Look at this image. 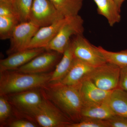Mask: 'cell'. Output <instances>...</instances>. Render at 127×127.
Wrapping results in <instances>:
<instances>
[{
  "mask_svg": "<svg viewBox=\"0 0 127 127\" xmlns=\"http://www.w3.org/2000/svg\"><path fill=\"white\" fill-rule=\"evenodd\" d=\"M80 84L69 86L61 83H48L40 88L41 93L53 103L73 123L81 119L83 102Z\"/></svg>",
  "mask_w": 127,
  "mask_h": 127,
  "instance_id": "obj_1",
  "label": "cell"
},
{
  "mask_svg": "<svg viewBox=\"0 0 127 127\" xmlns=\"http://www.w3.org/2000/svg\"><path fill=\"white\" fill-rule=\"evenodd\" d=\"M52 72L32 74L15 70L0 73V95L38 89L49 83Z\"/></svg>",
  "mask_w": 127,
  "mask_h": 127,
  "instance_id": "obj_2",
  "label": "cell"
},
{
  "mask_svg": "<svg viewBox=\"0 0 127 127\" xmlns=\"http://www.w3.org/2000/svg\"><path fill=\"white\" fill-rule=\"evenodd\" d=\"M43 97L42 102L39 106L15 114L43 127H67L73 123L55 104Z\"/></svg>",
  "mask_w": 127,
  "mask_h": 127,
  "instance_id": "obj_3",
  "label": "cell"
},
{
  "mask_svg": "<svg viewBox=\"0 0 127 127\" xmlns=\"http://www.w3.org/2000/svg\"><path fill=\"white\" fill-rule=\"evenodd\" d=\"M54 39L46 48V51H53L63 54L72 36L82 35L84 32V20L79 15L66 18Z\"/></svg>",
  "mask_w": 127,
  "mask_h": 127,
  "instance_id": "obj_4",
  "label": "cell"
},
{
  "mask_svg": "<svg viewBox=\"0 0 127 127\" xmlns=\"http://www.w3.org/2000/svg\"><path fill=\"white\" fill-rule=\"evenodd\" d=\"M71 45L75 58L96 67L107 62L98 47L91 44L82 35L75 36L71 40Z\"/></svg>",
  "mask_w": 127,
  "mask_h": 127,
  "instance_id": "obj_5",
  "label": "cell"
},
{
  "mask_svg": "<svg viewBox=\"0 0 127 127\" xmlns=\"http://www.w3.org/2000/svg\"><path fill=\"white\" fill-rule=\"evenodd\" d=\"M120 71V67L107 62L95 67L86 78L101 89L112 91L118 88Z\"/></svg>",
  "mask_w": 127,
  "mask_h": 127,
  "instance_id": "obj_6",
  "label": "cell"
},
{
  "mask_svg": "<svg viewBox=\"0 0 127 127\" xmlns=\"http://www.w3.org/2000/svg\"><path fill=\"white\" fill-rule=\"evenodd\" d=\"M64 18L50 0H33L30 21L39 27L48 26Z\"/></svg>",
  "mask_w": 127,
  "mask_h": 127,
  "instance_id": "obj_7",
  "label": "cell"
},
{
  "mask_svg": "<svg viewBox=\"0 0 127 127\" xmlns=\"http://www.w3.org/2000/svg\"><path fill=\"white\" fill-rule=\"evenodd\" d=\"M62 56L63 54L55 51H46L15 70L32 74L47 73L56 66Z\"/></svg>",
  "mask_w": 127,
  "mask_h": 127,
  "instance_id": "obj_8",
  "label": "cell"
},
{
  "mask_svg": "<svg viewBox=\"0 0 127 127\" xmlns=\"http://www.w3.org/2000/svg\"><path fill=\"white\" fill-rule=\"evenodd\" d=\"M40 27L31 21L20 23L15 28L10 39L8 55L28 49L32 39Z\"/></svg>",
  "mask_w": 127,
  "mask_h": 127,
  "instance_id": "obj_9",
  "label": "cell"
},
{
  "mask_svg": "<svg viewBox=\"0 0 127 127\" xmlns=\"http://www.w3.org/2000/svg\"><path fill=\"white\" fill-rule=\"evenodd\" d=\"M7 99L14 108L15 113L22 112L39 106L43 97L40 90H29L7 95Z\"/></svg>",
  "mask_w": 127,
  "mask_h": 127,
  "instance_id": "obj_10",
  "label": "cell"
},
{
  "mask_svg": "<svg viewBox=\"0 0 127 127\" xmlns=\"http://www.w3.org/2000/svg\"><path fill=\"white\" fill-rule=\"evenodd\" d=\"M80 91L83 106L108 103L112 92L99 88L88 78L80 83Z\"/></svg>",
  "mask_w": 127,
  "mask_h": 127,
  "instance_id": "obj_11",
  "label": "cell"
},
{
  "mask_svg": "<svg viewBox=\"0 0 127 127\" xmlns=\"http://www.w3.org/2000/svg\"><path fill=\"white\" fill-rule=\"evenodd\" d=\"M46 50L44 48L27 49L9 55L0 61V72L13 71L29 62Z\"/></svg>",
  "mask_w": 127,
  "mask_h": 127,
  "instance_id": "obj_12",
  "label": "cell"
},
{
  "mask_svg": "<svg viewBox=\"0 0 127 127\" xmlns=\"http://www.w3.org/2000/svg\"><path fill=\"white\" fill-rule=\"evenodd\" d=\"M64 18L48 26L40 28L32 39L28 49L46 48L54 39L62 26L65 22Z\"/></svg>",
  "mask_w": 127,
  "mask_h": 127,
  "instance_id": "obj_13",
  "label": "cell"
},
{
  "mask_svg": "<svg viewBox=\"0 0 127 127\" xmlns=\"http://www.w3.org/2000/svg\"><path fill=\"white\" fill-rule=\"evenodd\" d=\"M95 67L85 62L75 58L68 73L59 83L69 86L80 84Z\"/></svg>",
  "mask_w": 127,
  "mask_h": 127,
  "instance_id": "obj_14",
  "label": "cell"
},
{
  "mask_svg": "<svg viewBox=\"0 0 127 127\" xmlns=\"http://www.w3.org/2000/svg\"><path fill=\"white\" fill-rule=\"evenodd\" d=\"M71 41L63 54L61 59L56 66L55 70L52 72L48 83L60 82L66 76L70 69L75 58L72 49Z\"/></svg>",
  "mask_w": 127,
  "mask_h": 127,
  "instance_id": "obj_15",
  "label": "cell"
},
{
  "mask_svg": "<svg viewBox=\"0 0 127 127\" xmlns=\"http://www.w3.org/2000/svg\"><path fill=\"white\" fill-rule=\"evenodd\" d=\"M97 6L98 14L104 16L113 27L121 21V9L114 0H93Z\"/></svg>",
  "mask_w": 127,
  "mask_h": 127,
  "instance_id": "obj_16",
  "label": "cell"
},
{
  "mask_svg": "<svg viewBox=\"0 0 127 127\" xmlns=\"http://www.w3.org/2000/svg\"><path fill=\"white\" fill-rule=\"evenodd\" d=\"M115 114L109 104L107 103L84 106L82 109L81 115V119L90 118L107 120Z\"/></svg>",
  "mask_w": 127,
  "mask_h": 127,
  "instance_id": "obj_17",
  "label": "cell"
},
{
  "mask_svg": "<svg viewBox=\"0 0 127 127\" xmlns=\"http://www.w3.org/2000/svg\"><path fill=\"white\" fill-rule=\"evenodd\" d=\"M59 13L65 18L78 15L84 0H50Z\"/></svg>",
  "mask_w": 127,
  "mask_h": 127,
  "instance_id": "obj_18",
  "label": "cell"
},
{
  "mask_svg": "<svg viewBox=\"0 0 127 127\" xmlns=\"http://www.w3.org/2000/svg\"><path fill=\"white\" fill-rule=\"evenodd\" d=\"M108 104L116 114L127 118V92L119 88L113 90Z\"/></svg>",
  "mask_w": 127,
  "mask_h": 127,
  "instance_id": "obj_19",
  "label": "cell"
},
{
  "mask_svg": "<svg viewBox=\"0 0 127 127\" xmlns=\"http://www.w3.org/2000/svg\"><path fill=\"white\" fill-rule=\"evenodd\" d=\"M20 23L15 16H0V39H10L15 28Z\"/></svg>",
  "mask_w": 127,
  "mask_h": 127,
  "instance_id": "obj_20",
  "label": "cell"
},
{
  "mask_svg": "<svg viewBox=\"0 0 127 127\" xmlns=\"http://www.w3.org/2000/svg\"><path fill=\"white\" fill-rule=\"evenodd\" d=\"M33 0H15L12 4L20 23L30 21Z\"/></svg>",
  "mask_w": 127,
  "mask_h": 127,
  "instance_id": "obj_21",
  "label": "cell"
},
{
  "mask_svg": "<svg viewBox=\"0 0 127 127\" xmlns=\"http://www.w3.org/2000/svg\"><path fill=\"white\" fill-rule=\"evenodd\" d=\"M98 48L108 62L115 64L120 68L127 67V50L113 52L105 50L101 46Z\"/></svg>",
  "mask_w": 127,
  "mask_h": 127,
  "instance_id": "obj_22",
  "label": "cell"
},
{
  "mask_svg": "<svg viewBox=\"0 0 127 127\" xmlns=\"http://www.w3.org/2000/svg\"><path fill=\"white\" fill-rule=\"evenodd\" d=\"M12 107L6 96L0 95V127L7 125L11 115Z\"/></svg>",
  "mask_w": 127,
  "mask_h": 127,
  "instance_id": "obj_23",
  "label": "cell"
},
{
  "mask_svg": "<svg viewBox=\"0 0 127 127\" xmlns=\"http://www.w3.org/2000/svg\"><path fill=\"white\" fill-rule=\"evenodd\" d=\"M67 127H109L106 120L95 119H82L79 122L72 123Z\"/></svg>",
  "mask_w": 127,
  "mask_h": 127,
  "instance_id": "obj_24",
  "label": "cell"
},
{
  "mask_svg": "<svg viewBox=\"0 0 127 127\" xmlns=\"http://www.w3.org/2000/svg\"><path fill=\"white\" fill-rule=\"evenodd\" d=\"M106 120L109 127H127V118L115 114Z\"/></svg>",
  "mask_w": 127,
  "mask_h": 127,
  "instance_id": "obj_25",
  "label": "cell"
},
{
  "mask_svg": "<svg viewBox=\"0 0 127 127\" xmlns=\"http://www.w3.org/2000/svg\"><path fill=\"white\" fill-rule=\"evenodd\" d=\"M6 125L9 127H36L38 125L36 123L27 119H16L9 122Z\"/></svg>",
  "mask_w": 127,
  "mask_h": 127,
  "instance_id": "obj_26",
  "label": "cell"
},
{
  "mask_svg": "<svg viewBox=\"0 0 127 127\" xmlns=\"http://www.w3.org/2000/svg\"><path fill=\"white\" fill-rule=\"evenodd\" d=\"M0 16H15L17 17L12 4L0 2Z\"/></svg>",
  "mask_w": 127,
  "mask_h": 127,
  "instance_id": "obj_27",
  "label": "cell"
},
{
  "mask_svg": "<svg viewBox=\"0 0 127 127\" xmlns=\"http://www.w3.org/2000/svg\"><path fill=\"white\" fill-rule=\"evenodd\" d=\"M118 88L127 92V67L120 68Z\"/></svg>",
  "mask_w": 127,
  "mask_h": 127,
  "instance_id": "obj_28",
  "label": "cell"
},
{
  "mask_svg": "<svg viewBox=\"0 0 127 127\" xmlns=\"http://www.w3.org/2000/svg\"><path fill=\"white\" fill-rule=\"evenodd\" d=\"M125 0H114V1L116 2L118 6L120 9L123 3L125 1Z\"/></svg>",
  "mask_w": 127,
  "mask_h": 127,
  "instance_id": "obj_29",
  "label": "cell"
},
{
  "mask_svg": "<svg viewBox=\"0 0 127 127\" xmlns=\"http://www.w3.org/2000/svg\"><path fill=\"white\" fill-rule=\"evenodd\" d=\"M15 0H0V2H6V3L13 4Z\"/></svg>",
  "mask_w": 127,
  "mask_h": 127,
  "instance_id": "obj_30",
  "label": "cell"
}]
</instances>
